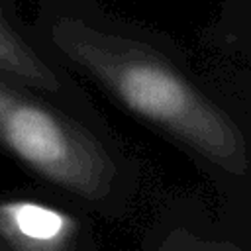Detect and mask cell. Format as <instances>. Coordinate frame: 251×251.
Listing matches in <instances>:
<instances>
[{
    "label": "cell",
    "mask_w": 251,
    "mask_h": 251,
    "mask_svg": "<svg viewBox=\"0 0 251 251\" xmlns=\"http://www.w3.org/2000/svg\"><path fill=\"white\" fill-rule=\"evenodd\" d=\"M202 41L216 57L249 65V0H226L222 16L210 24Z\"/></svg>",
    "instance_id": "cell-6"
},
{
    "label": "cell",
    "mask_w": 251,
    "mask_h": 251,
    "mask_svg": "<svg viewBox=\"0 0 251 251\" xmlns=\"http://www.w3.org/2000/svg\"><path fill=\"white\" fill-rule=\"evenodd\" d=\"M233 227L210 216L208 208L186 200H167L153 218L143 249L153 251H245L249 243L239 241Z\"/></svg>",
    "instance_id": "cell-5"
},
{
    "label": "cell",
    "mask_w": 251,
    "mask_h": 251,
    "mask_svg": "<svg viewBox=\"0 0 251 251\" xmlns=\"http://www.w3.org/2000/svg\"><path fill=\"white\" fill-rule=\"evenodd\" d=\"M0 151L49 192L106 222L133 212L143 173L108 122L0 73Z\"/></svg>",
    "instance_id": "cell-2"
},
{
    "label": "cell",
    "mask_w": 251,
    "mask_h": 251,
    "mask_svg": "<svg viewBox=\"0 0 251 251\" xmlns=\"http://www.w3.org/2000/svg\"><path fill=\"white\" fill-rule=\"evenodd\" d=\"M8 2H12V4H16V0H8Z\"/></svg>",
    "instance_id": "cell-7"
},
{
    "label": "cell",
    "mask_w": 251,
    "mask_h": 251,
    "mask_svg": "<svg viewBox=\"0 0 251 251\" xmlns=\"http://www.w3.org/2000/svg\"><path fill=\"white\" fill-rule=\"evenodd\" d=\"M90 214L53 194H0V251H92Z\"/></svg>",
    "instance_id": "cell-3"
},
{
    "label": "cell",
    "mask_w": 251,
    "mask_h": 251,
    "mask_svg": "<svg viewBox=\"0 0 251 251\" xmlns=\"http://www.w3.org/2000/svg\"><path fill=\"white\" fill-rule=\"evenodd\" d=\"M0 73L90 120L106 122L82 82L41 47L29 24L20 18L16 4L8 0H0Z\"/></svg>",
    "instance_id": "cell-4"
},
{
    "label": "cell",
    "mask_w": 251,
    "mask_h": 251,
    "mask_svg": "<svg viewBox=\"0 0 251 251\" xmlns=\"http://www.w3.org/2000/svg\"><path fill=\"white\" fill-rule=\"evenodd\" d=\"M41 47L139 124L182 151L245 214L251 159L247 116L194 71L171 35L100 0H39L29 24Z\"/></svg>",
    "instance_id": "cell-1"
}]
</instances>
